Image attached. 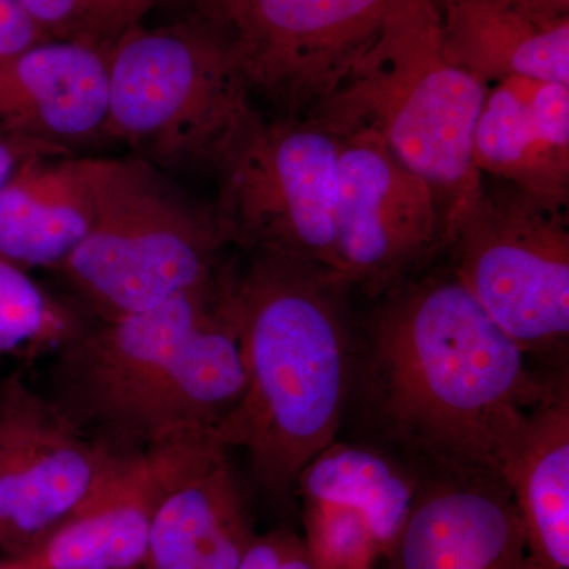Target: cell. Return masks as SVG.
<instances>
[{"mask_svg": "<svg viewBox=\"0 0 569 569\" xmlns=\"http://www.w3.org/2000/svg\"><path fill=\"white\" fill-rule=\"evenodd\" d=\"M280 569H316L313 568L309 553H307L305 541L296 537V535L293 539H291L290 546H288L282 568Z\"/></svg>", "mask_w": 569, "mask_h": 569, "instance_id": "cell-26", "label": "cell"}, {"mask_svg": "<svg viewBox=\"0 0 569 569\" xmlns=\"http://www.w3.org/2000/svg\"><path fill=\"white\" fill-rule=\"evenodd\" d=\"M51 40L22 9L18 0H0V62Z\"/></svg>", "mask_w": 569, "mask_h": 569, "instance_id": "cell-24", "label": "cell"}, {"mask_svg": "<svg viewBox=\"0 0 569 569\" xmlns=\"http://www.w3.org/2000/svg\"><path fill=\"white\" fill-rule=\"evenodd\" d=\"M441 50L490 86L522 77L569 84V17H539L518 0H433Z\"/></svg>", "mask_w": 569, "mask_h": 569, "instance_id": "cell-18", "label": "cell"}, {"mask_svg": "<svg viewBox=\"0 0 569 569\" xmlns=\"http://www.w3.org/2000/svg\"><path fill=\"white\" fill-rule=\"evenodd\" d=\"M337 164L339 138L313 119L257 112L213 171V209L230 244L339 277Z\"/></svg>", "mask_w": 569, "mask_h": 569, "instance_id": "cell-9", "label": "cell"}, {"mask_svg": "<svg viewBox=\"0 0 569 569\" xmlns=\"http://www.w3.org/2000/svg\"><path fill=\"white\" fill-rule=\"evenodd\" d=\"M391 290L353 367L367 417L430 471L507 478L531 413L568 370L531 369L455 274Z\"/></svg>", "mask_w": 569, "mask_h": 569, "instance_id": "cell-1", "label": "cell"}, {"mask_svg": "<svg viewBox=\"0 0 569 569\" xmlns=\"http://www.w3.org/2000/svg\"><path fill=\"white\" fill-rule=\"evenodd\" d=\"M0 569H43L41 568L37 553H29L24 557H2Z\"/></svg>", "mask_w": 569, "mask_h": 569, "instance_id": "cell-27", "label": "cell"}, {"mask_svg": "<svg viewBox=\"0 0 569 569\" xmlns=\"http://www.w3.org/2000/svg\"><path fill=\"white\" fill-rule=\"evenodd\" d=\"M419 486V470L385 449L329 445L296 482L313 568L376 569L406 529Z\"/></svg>", "mask_w": 569, "mask_h": 569, "instance_id": "cell-12", "label": "cell"}, {"mask_svg": "<svg viewBox=\"0 0 569 569\" xmlns=\"http://www.w3.org/2000/svg\"><path fill=\"white\" fill-rule=\"evenodd\" d=\"M108 48L44 40L0 62V130L71 151L104 140Z\"/></svg>", "mask_w": 569, "mask_h": 569, "instance_id": "cell-15", "label": "cell"}, {"mask_svg": "<svg viewBox=\"0 0 569 569\" xmlns=\"http://www.w3.org/2000/svg\"><path fill=\"white\" fill-rule=\"evenodd\" d=\"M489 86L441 50L433 0H399L347 80L306 118L343 134L367 127L437 194L448 231L481 190L473 133Z\"/></svg>", "mask_w": 569, "mask_h": 569, "instance_id": "cell-4", "label": "cell"}, {"mask_svg": "<svg viewBox=\"0 0 569 569\" xmlns=\"http://www.w3.org/2000/svg\"><path fill=\"white\" fill-rule=\"evenodd\" d=\"M138 569H144V568H138Z\"/></svg>", "mask_w": 569, "mask_h": 569, "instance_id": "cell-28", "label": "cell"}, {"mask_svg": "<svg viewBox=\"0 0 569 569\" xmlns=\"http://www.w3.org/2000/svg\"><path fill=\"white\" fill-rule=\"evenodd\" d=\"M167 0H82V40L110 48L112 41Z\"/></svg>", "mask_w": 569, "mask_h": 569, "instance_id": "cell-22", "label": "cell"}, {"mask_svg": "<svg viewBox=\"0 0 569 569\" xmlns=\"http://www.w3.org/2000/svg\"><path fill=\"white\" fill-rule=\"evenodd\" d=\"M337 138V274L370 295L383 293L443 242L440 203L372 129Z\"/></svg>", "mask_w": 569, "mask_h": 569, "instance_id": "cell-11", "label": "cell"}, {"mask_svg": "<svg viewBox=\"0 0 569 569\" xmlns=\"http://www.w3.org/2000/svg\"><path fill=\"white\" fill-rule=\"evenodd\" d=\"M526 569H569V381L531 413L507 473Z\"/></svg>", "mask_w": 569, "mask_h": 569, "instance_id": "cell-19", "label": "cell"}, {"mask_svg": "<svg viewBox=\"0 0 569 569\" xmlns=\"http://www.w3.org/2000/svg\"><path fill=\"white\" fill-rule=\"evenodd\" d=\"M399 0H183L276 118H306L347 80Z\"/></svg>", "mask_w": 569, "mask_h": 569, "instance_id": "cell-8", "label": "cell"}, {"mask_svg": "<svg viewBox=\"0 0 569 569\" xmlns=\"http://www.w3.org/2000/svg\"><path fill=\"white\" fill-rule=\"evenodd\" d=\"M231 284L247 385L213 440L244 451L257 485L283 497L339 432L353 372L348 284L316 264L264 252H252L242 269L234 264Z\"/></svg>", "mask_w": 569, "mask_h": 569, "instance_id": "cell-3", "label": "cell"}, {"mask_svg": "<svg viewBox=\"0 0 569 569\" xmlns=\"http://www.w3.org/2000/svg\"><path fill=\"white\" fill-rule=\"evenodd\" d=\"M391 569H526L518 508L492 475L430 471L388 557Z\"/></svg>", "mask_w": 569, "mask_h": 569, "instance_id": "cell-14", "label": "cell"}, {"mask_svg": "<svg viewBox=\"0 0 569 569\" xmlns=\"http://www.w3.org/2000/svg\"><path fill=\"white\" fill-rule=\"evenodd\" d=\"M108 159L40 153L0 193V257L59 268L91 230Z\"/></svg>", "mask_w": 569, "mask_h": 569, "instance_id": "cell-17", "label": "cell"}, {"mask_svg": "<svg viewBox=\"0 0 569 569\" xmlns=\"http://www.w3.org/2000/svg\"><path fill=\"white\" fill-rule=\"evenodd\" d=\"M539 17L567 18L569 17V0H518Z\"/></svg>", "mask_w": 569, "mask_h": 569, "instance_id": "cell-25", "label": "cell"}, {"mask_svg": "<svg viewBox=\"0 0 569 569\" xmlns=\"http://www.w3.org/2000/svg\"><path fill=\"white\" fill-rule=\"evenodd\" d=\"M33 387L0 377V553L37 549L99 488L119 459Z\"/></svg>", "mask_w": 569, "mask_h": 569, "instance_id": "cell-10", "label": "cell"}, {"mask_svg": "<svg viewBox=\"0 0 569 569\" xmlns=\"http://www.w3.org/2000/svg\"><path fill=\"white\" fill-rule=\"evenodd\" d=\"M51 40H82V0H18Z\"/></svg>", "mask_w": 569, "mask_h": 569, "instance_id": "cell-23", "label": "cell"}, {"mask_svg": "<svg viewBox=\"0 0 569 569\" xmlns=\"http://www.w3.org/2000/svg\"><path fill=\"white\" fill-rule=\"evenodd\" d=\"M108 73L104 140L160 171L213 173L258 112L222 48L186 18L127 29L108 48Z\"/></svg>", "mask_w": 569, "mask_h": 569, "instance_id": "cell-6", "label": "cell"}, {"mask_svg": "<svg viewBox=\"0 0 569 569\" xmlns=\"http://www.w3.org/2000/svg\"><path fill=\"white\" fill-rule=\"evenodd\" d=\"M88 321L0 257V356L51 355Z\"/></svg>", "mask_w": 569, "mask_h": 569, "instance_id": "cell-21", "label": "cell"}, {"mask_svg": "<svg viewBox=\"0 0 569 569\" xmlns=\"http://www.w3.org/2000/svg\"><path fill=\"white\" fill-rule=\"evenodd\" d=\"M233 268L163 305L88 321L51 353L47 395L119 455L213 437L247 385Z\"/></svg>", "mask_w": 569, "mask_h": 569, "instance_id": "cell-2", "label": "cell"}, {"mask_svg": "<svg viewBox=\"0 0 569 569\" xmlns=\"http://www.w3.org/2000/svg\"><path fill=\"white\" fill-rule=\"evenodd\" d=\"M239 486L227 451L183 478L157 509L142 568L197 569L217 512Z\"/></svg>", "mask_w": 569, "mask_h": 569, "instance_id": "cell-20", "label": "cell"}, {"mask_svg": "<svg viewBox=\"0 0 569 569\" xmlns=\"http://www.w3.org/2000/svg\"><path fill=\"white\" fill-rule=\"evenodd\" d=\"M452 274L527 355L567 369L569 222L501 182L482 181L448 231Z\"/></svg>", "mask_w": 569, "mask_h": 569, "instance_id": "cell-7", "label": "cell"}, {"mask_svg": "<svg viewBox=\"0 0 569 569\" xmlns=\"http://www.w3.org/2000/svg\"><path fill=\"white\" fill-rule=\"evenodd\" d=\"M220 451L224 449L206 436L122 456L99 488L36 550L41 568H142L164 497Z\"/></svg>", "mask_w": 569, "mask_h": 569, "instance_id": "cell-13", "label": "cell"}, {"mask_svg": "<svg viewBox=\"0 0 569 569\" xmlns=\"http://www.w3.org/2000/svg\"><path fill=\"white\" fill-rule=\"evenodd\" d=\"M227 246L213 206L193 203L138 157L108 159L91 230L56 272L104 320L216 282Z\"/></svg>", "mask_w": 569, "mask_h": 569, "instance_id": "cell-5", "label": "cell"}, {"mask_svg": "<svg viewBox=\"0 0 569 569\" xmlns=\"http://www.w3.org/2000/svg\"><path fill=\"white\" fill-rule=\"evenodd\" d=\"M481 176L568 212L569 84L507 78L490 86L473 133Z\"/></svg>", "mask_w": 569, "mask_h": 569, "instance_id": "cell-16", "label": "cell"}]
</instances>
